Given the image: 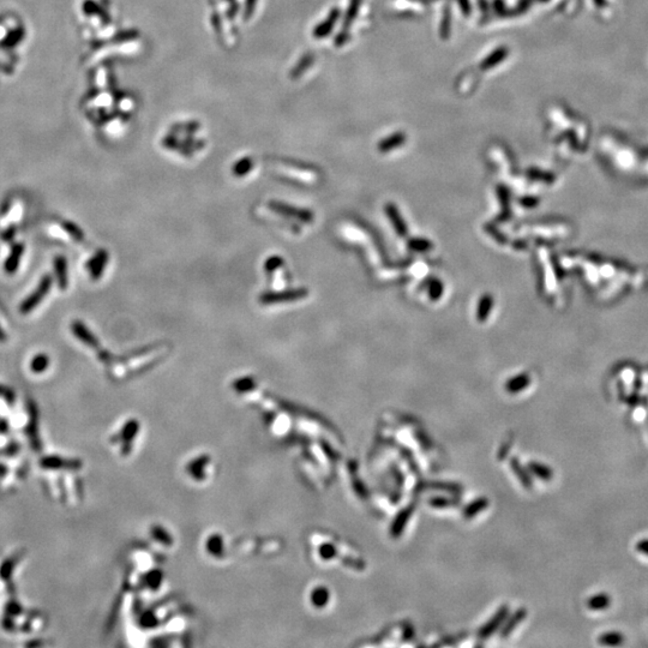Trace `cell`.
<instances>
[{
  "label": "cell",
  "instance_id": "2",
  "mask_svg": "<svg viewBox=\"0 0 648 648\" xmlns=\"http://www.w3.org/2000/svg\"><path fill=\"white\" fill-rule=\"evenodd\" d=\"M47 627V616L11 594L0 606V632L11 640H39Z\"/></svg>",
  "mask_w": 648,
  "mask_h": 648
},
{
  "label": "cell",
  "instance_id": "9",
  "mask_svg": "<svg viewBox=\"0 0 648 648\" xmlns=\"http://www.w3.org/2000/svg\"><path fill=\"white\" fill-rule=\"evenodd\" d=\"M23 251H24L23 244H16V245H13L11 252H10V256L8 257V260H6V262H5L6 273L12 274L17 270V268H18L19 266L20 258H22Z\"/></svg>",
  "mask_w": 648,
  "mask_h": 648
},
{
  "label": "cell",
  "instance_id": "16",
  "mask_svg": "<svg viewBox=\"0 0 648 648\" xmlns=\"http://www.w3.org/2000/svg\"><path fill=\"white\" fill-rule=\"evenodd\" d=\"M13 234H15V229L9 228L5 233H3V239L8 240V242H9V240H11L13 238Z\"/></svg>",
  "mask_w": 648,
  "mask_h": 648
},
{
  "label": "cell",
  "instance_id": "7",
  "mask_svg": "<svg viewBox=\"0 0 648 648\" xmlns=\"http://www.w3.org/2000/svg\"><path fill=\"white\" fill-rule=\"evenodd\" d=\"M108 263V253L107 251H99L95 256H94L93 260H90V262L88 263V268L90 270V275L94 280H97L102 276L104 268L107 267Z\"/></svg>",
  "mask_w": 648,
  "mask_h": 648
},
{
  "label": "cell",
  "instance_id": "15",
  "mask_svg": "<svg viewBox=\"0 0 648 648\" xmlns=\"http://www.w3.org/2000/svg\"><path fill=\"white\" fill-rule=\"evenodd\" d=\"M636 550L642 555L648 556V539H643L640 540L636 545Z\"/></svg>",
  "mask_w": 648,
  "mask_h": 648
},
{
  "label": "cell",
  "instance_id": "12",
  "mask_svg": "<svg viewBox=\"0 0 648 648\" xmlns=\"http://www.w3.org/2000/svg\"><path fill=\"white\" fill-rule=\"evenodd\" d=\"M623 641H624V637L618 632L606 633L599 637V643L604 644V646H619L623 643Z\"/></svg>",
  "mask_w": 648,
  "mask_h": 648
},
{
  "label": "cell",
  "instance_id": "10",
  "mask_svg": "<svg viewBox=\"0 0 648 648\" xmlns=\"http://www.w3.org/2000/svg\"><path fill=\"white\" fill-rule=\"evenodd\" d=\"M50 366V358L46 354L35 355L30 363V370L33 374H42Z\"/></svg>",
  "mask_w": 648,
  "mask_h": 648
},
{
  "label": "cell",
  "instance_id": "6",
  "mask_svg": "<svg viewBox=\"0 0 648 648\" xmlns=\"http://www.w3.org/2000/svg\"><path fill=\"white\" fill-rule=\"evenodd\" d=\"M71 328H72V333H74V335L76 337H78V339L81 340L83 343L87 344V346L93 347V348L99 347V340H97L96 337L90 333V330L87 328L82 322H79V320H75V322L72 323Z\"/></svg>",
  "mask_w": 648,
  "mask_h": 648
},
{
  "label": "cell",
  "instance_id": "1",
  "mask_svg": "<svg viewBox=\"0 0 648 648\" xmlns=\"http://www.w3.org/2000/svg\"><path fill=\"white\" fill-rule=\"evenodd\" d=\"M35 473L44 492L58 506L77 508L84 498V463L77 456L41 452Z\"/></svg>",
  "mask_w": 648,
  "mask_h": 648
},
{
  "label": "cell",
  "instance_id": "4",
  "mask_svg": "<svg viewBox=\"0 0 648 648\" xmlns=\"http://www.w3.org/2000/svg\"><path fill=\"white\" fill-rule=\"evenodd\" d=\"M27 552L23 549H15L0 553V606L9 595L16 593L17 580L23 570Z\"/></svg>",
  "mask_w": 648,
  "mask_h": 648
},
{
  "label": "cell",
  "instance_id": "3",
  "mask_svg": "<svg viewBox=\"0 0 648 648\" xmlns=\"http://www.w3.org/2000/svg\"><path fill=\"white\" fill-rule=\"evenodd\" d=\"M257 215L280 232L292 234L295 238L308 232L313 224V215L309 209L276 201H268L261 204V207L258 205Z\"/></svg>",
  "mask_w": 648,
  "mask_h": 648
},
{
  "label": "cell",
  "instance_id": "13",
  "mask_svg": "<svg viewBox=\"0 0 648 648\" xmlns=\"http://www.w3.org/2000/svg\"><path fill=\"white\" fill-rule=\"evenodd\" d=\"M0 396H2L3 400H4L8 406L15 405L16 394L12 389H9V388H6V386L0 385Z\"/></svg>",
  "mask_w": 648,
  "mask_h": 648
},
{
  "label": "cell",
  "instance_id": "8",
  "mask_svg": "<svg viewBox=\"0 0 648 648\" xmlns=\"http://www.w3.org/2000/svg\"><path fill=\"white\" fill-rule=\"evenodd\" d=\"M54 271L57 276L58 286L60 290H66L69 286V276H68V262L66 258L62 256H58L54 258Z\"/></svg>",
  "mask_w": 648,
  "mask_h": 648
},
{
  "label": "cell",
  "instance_id": "5",
  "mask_svg": "<svg viewBox=\"0 0 648 648\" xmlns=\"http://www.w3.org/2000/svg\"><path fill=\"white\" fill-rule=\"evenodd\" d=\"M52 287V277L50 275H45V276L41 278L39 286L36 287L33 293H31L29 297H28L26 300L22 303L20 305L19 311L23 313V315H27V313L31 312V310H34L36 308L37 305L42 301V299L46 297L50 292Z\"/></svg>",
  "mask_w": 648,
  "mask_h": 648
},
{
  "label": "cell",
  "instance_id": "14",
  "mask_svg": "<svg viewBox=\"0 0 648 648\" xmlns=\"http://www.w3.org/2000/svg\"><path fill=\"white\" fill-rule=\"evenodd\" d=\"M62 226H64L65 231L69 233V235H71L72 238H74L75 240H77V242H82V240H83V233H82L81 229L77 227V226L70 224V222H65V224L62 225Z\"/></svg>",
  "mask_w": 648,
  "mask_h": 648
},
{
  "label": "cell",
  "instance_id": "11",
  "mask_svg": "<svg viewBox=\"0 0 648 648\" xmlns=\"http://www.w3.org/2000/svg\"><path fill=\"white\" fill-rule=\"evenodd\" d=\"M610 604H611V599L608 594H598L590 599L588 608L594 610V611H601V610L608 609Z\"/></svg>",
  "mask_w": 648,
  "mask_h": 648
},
{
  "label": "cell",
  "instance_id": "17",
  "mask_svg": "<svg viewBox=\"0 0 648 648\" xmlns=\"http://www.w3.org/2000/svg\"><path fill=\"white\" fill-rule=\"evenodd\" d=\"M5 339H6L5 334H4V332H3V330H2V328H0V341H4Z\"/></svg>",
  "mask_w": 648,
  "mask_h": 648
}]
</instances>
